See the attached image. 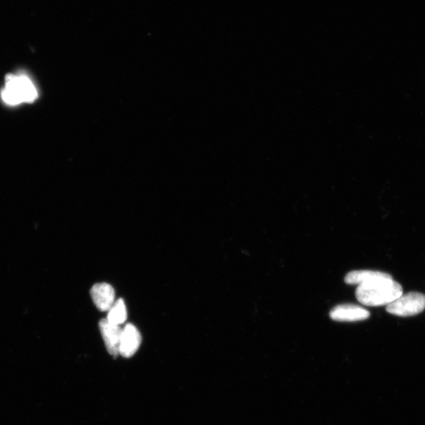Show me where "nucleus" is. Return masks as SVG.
I'll return each mask as SVG.
<instances>
[{
  "instance_id": "obj_1",
  "label": "nucleus",
  "mask_w": 425,
  "mask_h": 425,
  "mask_svg": "<svg viewBox=\"0 0 425 425\" xmlns=\"http://www.w3.org/2000/svg\"><path fill=\"white\" fill-rule=\"evenodd\" d=\"M402 294V287L393 279L359 285L355 292L359 303L369 306H388Z\"/></svg>"
},
{
  "instance_id": "obj_2",
  "label": "nucleus",
  "mask_w": 425,
  "mask_h": 425,
  "mask_svg": "<svg viewBox=\"0 0 425 425\" xmlns=\"http://www.w3.org/2000/svg\"><path fill=\"white\" fill-rule=\"evenodd\" d=\"M1 97L5 104L9 106H17L23 102L31 104L37 99L38 91L26 74H8L5 79Z\"/></svg>"
},
{
  "instance_id": "obj_3",
  "label": "nucleus",
  "mask_w": 425,
  "mask_h": 425,
  "mask_svg": "<svg viewBox=\"0 0 425 425\" xmlns=\"http://www.w3.org/2000/svg\"><path fill=\"white\" fill-rule=\"evenodd\" d=\"M425 309V294L418 292H409L402 294L386 307L390 314L400 317H410L419 314Z\"/></svg>"
},
{
  "instance_id": "obj_4",
  "label": "nucleus",
  "mask_w": 425,
  "mask_h": 425,
  "mask_svg": "<svg viewBox=\"0 0 425 425\" xmlns=\"http://www.w3.org/2000/svg\"><path fill=\"white\" fill-rule=\"evenodd\" d=\"M141 335L138 329L132 324L122 328L119 345V354L124 358H131L138 351L141 344Z\"/></svg>"
},
{
  "instance_id": "obj_5",
  "label": "nucleus",
  "mask_w": 425,
  "mask_h": 425,
  "mask_svg": "<svg viewBox=\"0 0 425 425\" xmlns=\"http://www.w3.org/2000/svg\"><path fill=\"white\" fill-rule=\"evenodd\" d=\"M369 316L370 313L365 308L352 304L339 305L329 313V317L332 320L340 322L364 321Z\"/></svg>"
},
{
  "instance_id": "obj_6",
  "label": "nucleus",
  "mask_w": 425,
  "mask_h": 425,
  "mask_svg": "<svg viewBox=\"0 0 425 425\" xmlns=\"http://www.w3.org/2000/svg\"><path fill=\"white\" fill-rule=\"evenodd\" d=\"M99 327L108 352L112 356L119 354L122 328L120 325L112 324L107 318L100 321Z\"/></svg>"
},
{
  "instance_id": "obj_7",
  "label": "nucleus",
  "mask_w": 425,
  "mask_h": 425,
  "mask_svg": "<svg viewBox=\"0 0 425 425\" xmlns=\"http://www.w3.org/2000/svg\"><path fill=\"white\" fill-rule=\"evenodd\" d=\"M93 303L100 311H109L115 303L114 287L107 283L95 285L90 292Z\"/></svg>"
},
{
  "instance_id": "obj_8",
  "label": "nucleus",
  "mask_w": 425,
  "mask_h": 425,
  "mask_svg": "<svg viewBox=\"0 0 425 425\" xmlns=\"http://www.w3.org/2000/svg\"><path fill=\"white\" fill-rule=\"evenodd\" d=\"M382 280H393L390 274L379 271L355 270L347 274L345 283L351 285H361Z\"/></svg>"
},
{
  "instance_id": "obj_9",
  "label": "nucleus",
  "mask_w": 425,
  "mask_h": 425,
  "mask_svg": "<svg viewBox=\"0 0 425 425\" xmlns=\"http://www.w3.org/2000/svg\"><path fill=\"white\" fill-rule=\"evenodd\" d=\"M127 319V310L124 300L122 299L115 301L113 306L108 311L107 320L112 324L121 325Z\"/></svg>"
}]
</instances>
